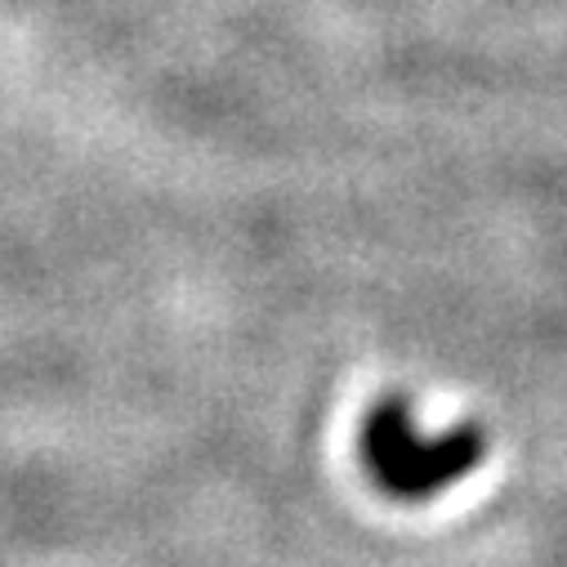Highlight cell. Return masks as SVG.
<instances>
[{"mask_svg": "<svg viewBox=\"0 0 567 567\" xmlns=\"http://www.w3.org/2000/svg\"><path fill=\"white\" fill-rule=\"evenodd\" d=\"M367 461H371L375 478L389 492L430 496V492L447 487L456 474H465L483 461V439L465 430L456 439L424 443V439L411 434L406 406L384 402V406H375V415L367 424Z\"/></svg>", "mask_w": 567, "mask_h": 567, "instance_id": "6da1fadb", "label": "cell"}]
</instances>
